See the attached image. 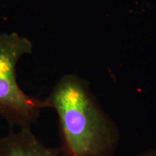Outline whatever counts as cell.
Wrapping results in <instances>:
<instances>
[{
	"label": "cell",
	"mask_w": 156,
	"mask_h": 156,
	"mask_svg": "<svg viewBox=\"0 0 156 156\" xmlns=\"http://www.w3.org/2000/svg\"><path fill=\"white\" fill-rule=\"evenodd\" d=\"M44 101L45 108L56 114L60 147L67 156L114 155L119 129L85 80L75 74L62 76Z\"/></svg>",
	"instance_id": "1"
},
{
	"label": "cell",
	"mask_w": 156,
	"mask_h": 156,
	"mask_svg": "<svg viewBox=\"0 0 156 156\" xmlns=\"http://www.w3.org/2000/svg\"><path fill=\"white\" fill-rule=\"evenodd\" d=\"M32 49L30 41L17 33L0 34V116L18 129L30 127L45 108L44 99L26 94L17 80V63Z\"/></svg>",
	"instance_id": "2"
},
{
	"label": "cell",
	"mask_w": 156,
	"mask_h": 156,
	"mask_svg": "<svg viewBox=\"0 0 156 156\" xmlns=\"http://www.w3.org/2000/svg\"><path fill=\"white\" fill-rule=\"evenodd\" d=\"M0 156H67L61 147H47L30 127L18 129L0 138Z\"/></svg>",
	"instance_id": "3"
},
{
	"label": "cell",
	"mask_w": 156,
	"mask_h": 156,
	"mask_svg": "<svg viewBox=\"0 0 156 156\" xmlns=\"http://www.w3.org/2000/svg\"><path fill=\"white\" fill-rule=\"evenodd\" d=\"M135 156H156V148L145 151Z\"/></svg>",
	"instance_id": "4"
}]
</instances>
